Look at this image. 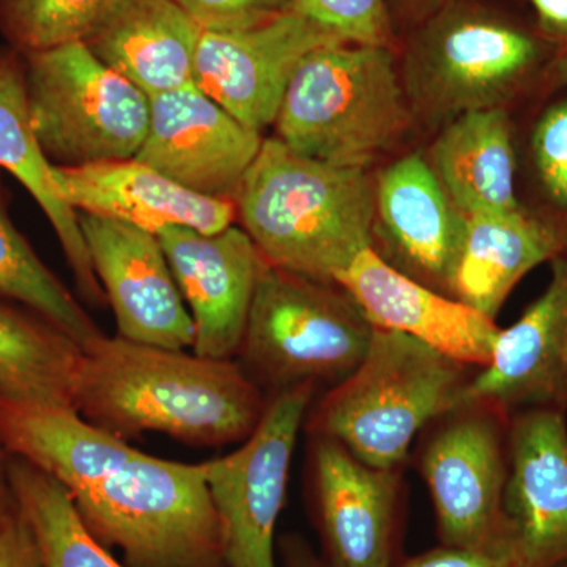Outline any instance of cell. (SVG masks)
<instances>
[{
	"label": "cell",
	"instance_id": "cell-1",
	"mask_svg": "<svg viewBox=\"0 0 567 567\" xmlns=\"http://www.w3.org/2000/svg\"><path fill=\"white\" fill-rule=\"evenodd\" d=\"M268 399L238 361L99 336L82 347L74 410L118 436L164 434L183 445L244 443Z\"/></svg>",
	"mask_w": 567,
	"mask_h": 567
},
{
	"label": "cell",
	"instance_id": "cell-2",
	"mask_svg": "<svg viewBox=\"0 0 567 567\" xmlns=\"http://www.w3.org/2000/svg\"><path fill=\"white\" fill-rule=\"evenodd\" d=\"M237 218L264 259L336 284L374 246L375 188L365 169L338 167L264 140L237 200Z\"/></svg>",
	"mask_w": 567,
	"mask_h": 567
},
{
	"label": "cell",
	"instance_id": "cell-3",
	"mask_svg": "<svg viewBox=\"0 0 567 567\" xmlns=\"http://www.w3.org/2000/svg\"><path fill=\"white\" fill-rule=\"evenodd\" d=\"M399 41L406 100L431 128L502 107L543 65L550 43L486 0H446Z\"/></svg>",
	"mask_w": 567,
	"mask_h": 567
},
{
	"label": "cell",
	"instance_id": "cell-4",
	"mask_svg": "<svg viewBox=\"0 0 567 567\" xmlns=\"http://www.w3.org/2000/svg\"><path fill=\"white\" fill-rule=\"evenodd\" d=\"M470 369L416 339L375 328L363 361L317 402L306 427L365 464L401 468L416 436L464 402Z\"/></svg>",
	"mask_w": 567,
	"mask_h": 567
},
{
	"label": "cell",
	"instance_id": "cell-5",
	"mask_svg": "<svg viewBox=\"0 0 567 567\" xmlns=\"http://www.w3.org/2000/svg\"><path fill=\"white\" fill-rule=\"evenodd\" d=\"M413 121L395 48L338 43L309 52L295 70L275 128L300 155L365 169Z\"/></svg>",
	"mask_w": 567,
	"mask_h": 567
},
{
	"label": "cell",
	"instance_id": "cell-6",
	"mask_svg": "<svg viewBox=\"0 0 567 567\" xmlns=\"http://www.w3.org/2000/svg\"><path fill=\"white\" fill-rule=\"evenodd\" d=\"M82 520L128 567H226L203 464L142 453L70 494Z\"/></svg>",
	"mask_w": 567,
	"mask_h": 567
},
{
	"label": "cell",
	"instance_id": "cell-7",
	"mask_svg": "<svg viewBox=\"0 0 567 567\" xmlns=\"http://www.w3.org/2000/svg\"><path fill=\"white\" fill-rule=\"evenodd\" d=\"M339 287V286H338ZM375 328L342 287L265 264L237 358L271 395L312 383L338 385L371 346Z\"/></svg>",
	"mask_w": 567,
	"mask_h": 567
},
{
	"label": "cell",
	"instance_id": "cell-8",
	"mask_svg": "<svg viewBox=\"0 0 567 567\" xmlns=\"http://www.w3.org/2000/svg\"><path fill=\"white\" fill-rule=\"evenodd\" d=\"M29 118L52 166L136 158L151 96L104 65L82 41L24 55Z\"/></svg>",
	"mask_w": 567,
	"mask_h": 567
},
{
	"label": "cell",
	"instance_id": "cell-9",
	"mask_svg": "<svg viewBox=\"0 0 567 567\" xmlns=\"http://www.w3.org/2000/svg\"><path fill=\"white\" fill-rule=\"evenodd\" d=\"M507 423L495 406L465 401L425 429L417 470L443 546L509 550L503 513Z\"/></svg>",
	"mask_w": 567,
	"mask_h": 567
},
{
	"label": "cell",
	"instance_id": "cell-10",
	"mask_svg": "<svg viewBox=\"0 0 567 567\" xmlns=\"http://www.w3.org/2000/svg\"><path fill=\"white\" fill-rule=\"evenodd\" d=\"M316 388L306 383L271 395L256 431L237 451L204 462L221 525L226 567H279L276 527Z\"/></svg>",
	"mask_w": 567,
	"mask_h": 567
},
{
	"label": "cell",
	"instance_id": "cell-11",
	"mask_svg": "<svg viewBox=\"0 0 567 567\" xmlns=\"http://www.w3.org/2000/svg\"><path fill=\"white\" fill-rule=\"evenodd\" d=\"M346 43L293 11L259 28L204 32L197 44L194 84L254 132L275 125L295 70L309 52Z\"/></svg>",
	"mask_w": 567,
	"mask_h": 567
},
{
	"label": "cell",
	"instance_id": "cell-12",
	"mask_svg": "<svg viewBox=\"0 0 567 567\" xmlns=\"http://www.w3.org/2000/svg\"><path fill=\"white\" fill-rule=\"evenodd\" d=\"M262 144V133L188 84L151 96V122L136 159L189 192L235 203Z\"/></svg>",
	"mask_w": 567,
	"mask_h": 567
},
{
	"label": "cell",
	"instance_id": "cell-13",
	"mask_svg": "<svg viewBox=\"0 0 567 567\" xmlns=\"http://www.w3.org/2000/svg\"><path fill=\"white\" fill-rule=\"evenodd\" d=\"M78 218L118 338L162 349H193L192 315L158 235L104 216L78 213Z\"/></svg>",
	"mask_w": 567,
	"mask_h": 567
},
{
	"label": "cell",
	"instance_id": "cell-14",
	"mask_svg": "<svg viewBox=\"0 0 567 567\" xmlns=\"http://www.w3.org/2000/svg\"><path fill=\"white\" fill-rule=\"evenodd\" d=\"M524 410L507 423L506 543L517 567L567 565V417Z\"/></svg>",
	"mask_w": 567,
	"mask_h": 567
},
{
	"label": "cell",
	"instance_id": "cell-15",
	"mask_svg": "<svg viewBox=\"0 0 567 567\" xmlns=\"http://www.w3.org/2000/svg\"><path fill=\"white\" fill-rule=\"evenodd\" d=\"M158 235L194 331L193 352L234 360L244 341L264 259L251 237L230 226L218 234L167 227Z\"/></svg>",
	"mask_w": 567,
	"mask_h": 567
},
{
	"label": "cell",
	"instance_id": "cell-16",
	"mask_svg": "<svg viewBox=\"0 0 567 567\" xmlns=\"http://www.w3.org/2000/svg\"><path fill=\"white\" fill-rule=\"evenodd\" d=\"M550 281L516 323L496 336L491 361L473 374L465 401L511 416L524 410L567 415V254L550 260Z\"/></svg>",
	"mask_w": 567,
	"mask_h": 567
},
{
	"label": "cell",
	"instance_id": "cell-17",
	"mask_svg": "<svg viewBox=\"0 0 567 567\" xmlns=\"http://www.w3.org/2000/svg\"><path fill=\"white\" fill-rule=\"evenodd\" d=\"M311 436L312 491L328 567H390L401 468L365 464L336 440Z\"/></svg>",
	"mask_w": 567,
	"mask_h": 567
},
{
	"label": "cell",
	"instance_id": "cell-18",
	"mask_svg": "<svg viewBox=\"0 0 567 567\" xmlns=\"http://www.w3.org/2000/svg\"><path fill=\"white\" fill-rule=\"evenodd\" d=\"M334 282L372 327L409 336L470 368L491 361L499 333L494 319L402 274L374 248L354 257Z\"/></svg>",
	"mask_w": 567,
	"mask_h": 567
},
{
	"label": "cell",
	"instance_id": "cell-19",
	"mask_svg": "<svg viewBox=\"0 0 567 567\" xmlns=\"http://www.w3.org/2000/svg\"><path fill=\"white\" fill-rule=\"evenodd\" d=\"M375 219L391 267L450 295L464 249L466 216L447 196L431 164L412 153L383 171Z\"/></svg>",
	"mask_w": 567,
	"mask_h": 567
},
{
	"label": "cell",
	"instance_id": "cell-20",
	"mask_svg": "<svg viewBox=\"0 0 567 567\" xmlns=\"http://www.w3.org/2000/svg\"><path fill=\"white\" fill-rule=\"evenodd\" d=\"M52 178L74 212L117 219L155 235L167 227L218 234L237 219L235 203L189 192L136 158L52 166Z\"/></svg>",
	"mask_w": 567,
	"mask_h": 567
},
{
	"label": "cell",
	"instance_id": "cell-21",
	"mask_svg": "<svg viewBox=\"0 0 567 567\" xmlns=\"http://www.w3.org/2000/svg\"><path fill=\"white\" fill-rule=\"evenodd\" d=\"M200 35L175 0H112L82 43L153 96L194 84Z\"/></svg>",
	"mask_w": 567,
	"mask_h": 567
},
{
	"label": "cell",
	"instance_id": "cell-22",
	"mask_svg": "<svg viewBox=\"0 0 567 567\" xmlns=\"http://www.w3.org/2000/svg\"><path fill=\"white\" fill-rule=\"evenodd\" d=\"M0 443L10 456L54 477L70 494L99 483L141 454L74 409L6 399H0Z\"/></svg>",
	"mask_w": 567,
	"mask_h": 567
},
{
	"label": "cell",
	"instance_id": "cell-23",
	"mask_svg": "<svg viewBox=\"0 0 567 567\" xmlns=\"http://www.w3.org/2000/svg\"><path fill=\"white\" fill-rule=\"evenodd\" d=\"M561 254H567L565 230L522 208L466 216L464 249L451 297L495 319L529 271Z\"/></svg>",
	"mask_w": 567,
	"mask_h": 567
},
{
	"label": "cell",
	"instance_id": "cell-24",
	"mask_svg": "<svg viewBox=\"0 0 567 567\" xmlns=\"http://www.w3.org/2000/svg\"><path fill=\"white\" fill-rule=\"evenodd\" d=\"M0 169L13 175L39 204L58 235L82 297L93 306L106 303L78 213L63 200L52 178V164L33 136L25 93L24 55L9 47L0 50Z\"/></svg>",
	"mask_w": 567,
	"mask_h": 567
},
{
	"label": "cell",
	"instance_id": "cell-25",
	"mask_svg": "<svg viewBox=\"0 0 567 567\" xmlns=\"http://www.w3.org/2000/svg\"><path fill=\"white\" fill-rule=\"evenodd\" d=\"M431 167L465 216L520 210L513 134L503 107L468 112L443 126Z\"/></svg>",
	"mask_w": 567,
	"mask_h": 567
},
{
	"label": "cell",
	"instance_id": "cell-26",
	"mask_svg": "<svg viewBox=\"0 0 567 567\" xmlns=\"http://www.w3.org/2000/svg\"><path fill=\"white\" fill-rule=\"evenodd\" d=\"M82 347L24 306L0 298V399L74 409Z\"/></svg>",
	"mask_w": 567,
	"mask_h": 567
},
{
	"label": "cell",
	"instance_id": "cell-27",
	"mask_svg": "<svg viewBox=\"0 0 567 567\" xmlns=\"http://www.w3.org/2000/svg\"><path fill=\"white\" fill-rule=\"evenodd\" d=\"M10 481L18 509L35 536L43 567H128L93 535L69 488L54 477L10 456Z\"/></svg>",
	"mask_w": 567,
	"mask_h": 567
},
{
	"label": "cell",
	"instance_id": "cell-28",
	"mask_svg": "<svg viewBox=\"0 0 567 567\" xmlns=\"http://www.w3.org/2000/svg\"><path fill=\"white\" fill-rule=\"evenodd\" d=\"M0 298L50 320L81 347L104 334L11 221L0 181Z\"/></svg>",
	"mask_w": 567,
	"mask_h": 567
},
{
	"label": "cell",
	"instance_id": "cell-29",
	"mask_svg": "<svg viewBox=\"0 0 567 567\" xmlns=\"http://www.w3.org/2000/svg\"><path fill=\"white\" fill-rule=\"evenodd\" d=\"M112 0H0V35L22 55L84 41Z\"/></svg>",
	"mask_w": 567,
	"mask_h": 567
},
{
	"label": "cell",
	"instance_id": "cell-30",
	"mask_svg": "<svg viewBox=\"0 0 567 567\" xmlns=\"http://www.w3.org/2000/svg\"><path fill=\"white\" fill-rule=\"evenodd\" d=\"M287 11L301 14L346 43L398 47L386 0H292Z\"/></svg>",
	"mask_w": 567,
	"mask_h": 567
},
{
	"label": "cell",
	"instance_id": "cell-31",
	"mask_svg": "<svg viewBox=\"0 0 567 567\" xmlns=\"http://www.w3.org/2000/svg\"><path fill=\"white\" fill-rule=\"evenodd\" d=\"M204 32L259 28L286 13L292 0H175Z\"/></svg>",
	"mask_w": 567,
	"mask_h": 567
},
{
	"label": "cell",
	"instance_id": "cell-32",
	"mask_svg": "<svg viewBox=\"0 0 567 567\" xmlns=\"http://www.w3.org/2000/svg\"><path fill=\"white\" fill-rule=\"evenodd\" d=\"M533 153L548 197L567 207V102L550 107L537 123Z\"/></svg>",
	"mask_w": 567,
	"mask_h": 567
},
{
	"label": "cell",
	"instance_id": "cell-33",
	"mask_svg": "<svg viewBox=\"0 0 567 567\" xmlns=\"http://www.w3.org/2000/svg\"><path fill=\"white\" fill-rule=\"evenodd\" d=\"M390 567H517L507 548L475 550V548L440 546Z\"/></svg>",
	"mask_w": 567,
	"mask_h": 567
},
{
	"label": "cell",
	"instance_id": "cell-34",
	"mask_svg": "<svg viewBox=\"0 0 567 567\" xmlns=\"http://www.w3.org/2000/svg\"><path fill=\"white\" fill-rule=\"evenodd\" d=\"M0 567H43L35 536L20 509L0 525Z\"/></svg>",
	"mask_w": 567,
	"mask_h": 567
},
{
	"label": "cell",
	"instance_id": "cell-35",
	"mask_svg": "<svg viewBox=\"0 0 567 567\" xmlns=\"http://www.w3.org/2000/svg\"><path fill=\"white\" fill-rule=\"evenodd\" d=\"M446 0H386L395 35H404L427 20Z\"/></svg>",
	"mask_w": 567,
	"mask_h": 567
},
{
	"label": "cell",
	"instance_id": "cell-36",
	"mask_svg": "<svg viewBox=\"0 0 567 567\" xmlns=\"http://www.w3.org/2000/svg\"><path fill=\"white\" fill-rule=\"evenodd\" d=\"M535 9L537 32L548 41H567V0H527Z\"/></svg>",
	"mask_w": 567,
	"mask_h": 567
},
{
	"label": "cell",
	"instance_id": "cell-37",
	"mask_svg": "<svg viewBox=\"0 0 567 567\" xmlns=\"http://www.w3.org/2000/svg\"><path fill=\"white\" fill-rule=\"evenodd\" d=\"M18 509L10 481V454L0 443V525Z\"/></svg>",
	"mask_w": 567,
	"mask_h": 567
},
{
	"label": "cell",
	"instance_id": "cell-38",
	"mask_svg": "<svg viewBox=\"0 0 567 567\" xmlns=\"http://www.w3.org/2000/svg\"><path fill=\"white\" fill-rule=\"evenodd\" d=\"M281 551L284 567H322L306 544L295 537H284Z\"/></svg>",
	"mask_w": 567,
	"mask_h": 567
},
{
	"label": "cell",
	"instance_id": "cell-39",
	"mask_svg": "<svg viewBox=\"0 0 567 567\" xmlns=\"http://www.w3.org/2000/svg\"><path fill=\"white\" fill-rule=\"evenodd\" d=\"M547 80L554 87L567 85V50L559 52L554 61L548 62L546 69Z\"/></svg>",
	"mask_w": 567,
	"mask_h": 567
},
{
	"label": "cell",
	"instance_id": "cell-40",
	"mask_svg": "<svg viewBox=\"0 0 567 567\" xmlns=\"http://www.w3.org/2000/svg\"><path fill=\"white\" fill-rule=\"evenodd\" d=\"M561 567H567V565L566 566H561Z\"/></svg>",
	"mask_w": 567,
	"mask_h": 567
}]
</instances>
